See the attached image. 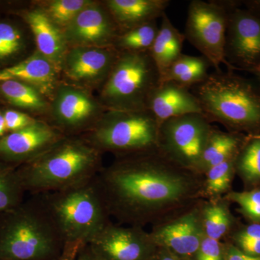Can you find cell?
<instances>
[{
	"instance_id": "29",
	"label": "cell",
	"mask_w": 260,
	"mask_h": 260,
	"mask_svg": "<svg viewBox=\"0 0 260 260\" xmlns=\"http://www.w3.org/2000/svg\"><path fill=\"white\" fill-rule=\"evenodd\" d=\"M235 169L248 184L260 183V135H249L236 158Z\"/></svg>"
},
{
	"instance_id": "1",
	"label": "cell",
	"mask_w": 260,
	"mask_h": 260,
	"mask_svg": "<svg viewBox=\"0 0 260 260\" xmlns=\"http://www.w3.org/2000/svg\"><path fill=\"white\" fill-rule=\"evenodd\" d=\"M97 178L110 216L131 226L155 225L205 198L204 176L158 150L119 158Z\"/></svg>"
},
{
	"instance_id": "11",
	"label": "cell",
	"mask_w": 260,
	"mask_h": 260,
	"mask_svg": "<svg viewBox=\"0 0 260 260\" xmlns=\"http://www.w3.org/2000/svg\"><path fill=\"white\" fill-rule=\"evenodd\" d=\"M225 56L232 71L260 66L259 14L239 8L229 10Z\"/></svg>"
},
{
	"instance_id": "16",
	"label": "cell",
	"mask_w": 260,
	"mask_h": 260,
	"mask_svg": "<svg viewBox=\"0 0 260 260\" xmlns=\"http://www.w3.org/2000/svg\"><path fill=\"white\" fill-rule=\"evenodd\" d=\"M96 109L91 98L82 90L62 87L54 103V116L58 129L66 136V133H75L87 127Z\"/></svg>"
},
{
	"instance_id": "9",
	"label": "cell",
	"mask_w": 260,
	"mask_h": 260,
	"mask_svg": "<svg viewBox=\"0 0 260 260\" xmlns=\"http://www.w3.org/2000/svg\"><path fill=\"white\" fill-rule=\"evenodd\" d=\"M213 127L203 114L168 119L160 126L158 150L172 161L196 172Z\"/></svg>"
},
{
	"instance_id": "26",
	"label": "cell",
	"mask_w": 260,
	"mask_h": 260,
	"mask_svg": "<svg viewBox=\"0 0 260 260\" xmlns=\"http://www.w3.org/2000/svg\"><path fill=\"white\" fill-rule=\"evenodd\" d=\"M223 198L202 203V218L205 237L220 241L230 231L232 216Z\"/></svg>"
},
{
	"instance_id": "41",
	"label": "cell",
	"mask_w": 260,
	"mask_h": 260,
	"mask_svg": "<svg viewBox=\"0 0 260 260\" xmlns=\"http://www.w3.org/2000/svg\"><path fill=\"white\" fill-rule=\"evenodd\" d=\"M242 4L245 5L246 9L251 10L254 13H260V0H252V1H243Z\"/></svg>"
},
{
	"instance_id": "5",
	"label": "cell",
	"mask_w": 260,
	"mask_h": 260,
	"mask_svg": "<svg viewBox=\"0 0 260 260\" xmlns=\"http://www.w3.org/2000/svg\"><path fill=\"white\" fill-rule=\"evenodd\" d=\"M97 176L61 190L37 194L65 244L87 243L111 222Z\"/></svg>"
},
{
	"instance_id": "31",
	"label": "cell",
	"mask_w": 260,
	"mask_h": 260,
	"mask_svg": "<svg viewBox=\"0 0 260 260\" xmlns=\"http://www.w3.org/2000/svg\"><path fill=\"white\" fill-rule=\"evenodd\" d=\"M90 3L85 0H55L49 3L44 12L57 26L66 28Z\"/></svg>"
},
{
	"instance_id": "39",
	"label": "cell",
	"mask_w": 260,
	"mask_h": 260,
	"mask_svg": "<svg viewBox=\"0 0 260 260\" xmlns=\"http://www.w3.org/2000/svg\"><path fill=\"white\" fill-rule=\"evenodd\" d=\"M75 260H101L91 250L86 243L83 244L80 248L78 256Z\"/></svg>"
},
{
	"instance_id": "37",
	"label": "cell",
	"mask_w": 260,
	"mask_h": 260,
	"mask_svg": "<svg viewBox=\"0 0 260 260\" xmlns=\"http://www.w3.org/2000/svg\"><path fill=\"white\" fill-rule=\"evenodd\" d=\"M240 250L249 255L260 256V239L249 241H238L234 244Z\"/></svg>"
},
{
	"instance_id": "21",
	"label": "cell",
	"mask_w": 260,
	"mask_h": 260,
	"mask_svg": "<svg viewBox=\"0 0 260 260\" xmlns=\"http://www.w3.org/2000/svg\"><path fill=\"white\" fill-rule=\"evenodd\" d=\"M249 137L242 133L222 132L213 126L196 172L204 176L210 168L237 156Z\"/></svg>"
},
{
	"instance_id": "20",
	"label": "cell",
	"mask_w": 260,
	"mask_h": 260,
	"mask_svg": "<svg viewBox=\"0 0 260 260\" xmlns=\"http://www.w3.org/2000/svg\"><path fill=\"white\" fill-rule=\"evenodd\" d=\"M57 69L37 51L18 64L0 70V81L19 80L32 85L41 93H50L55 85Z\"/></svg>"
},
{
	"instance_id": "22",
	"label": "cell",
	"mask_w": 260,
	"mask_h": 260,
	"mask_svg": "<svg viewBox=\"0 0 260 260\" xmlns=\"http://www.w3.org/2000/svg\"><path fill=\"white\" fill-rule=\"evenodd\" d=\"M161 19L158 34L149 51L158 70L160 81L171 65L181 55L183 44L186 39L184 34L173 25L167 13L162 15Z\"/></svg>"
},
{
	"instance_id": "23",
	"label": "cell",
	"mask_w": 260,
	"mask_h": 260,
	"mask_svg": "<svg viewBox=\"0 0 260 260\" xmlns=\"http://www.w3.org/2000/svg\"><path fill=\"white\" fill-rule=\"evenodd\" d=\"M19 20L0 18V70L27 57L28 37L23 24Z\"/></svg>"
},
{
	"instance_id": "6",
	"label": "cell",
	"mask_w": 260,
	"mask_h": 260,
	"mask_svg": "<svg viewBox=\"0 0 260 260\" xmlns=\"http://www.w3.org/2000/svg\"><path fill=\"white\" fill-rule=\"evenodd\" d=\"M159 125L149 110H109L84 136L95 148L119 158L158 150Z\"/></svg>"
},
{
	"instance_id": "12",
	"label": "cell",
	"mask_w": 260,
	"mask_h": 260,
	"mask_svg": "<svg viewBox=\"0 0 260 260\" xmlns=\"http://www.w3.org/2000/svg\"><path fill=\"white\" fill-rule=\"evenodd\" d=\"M202 203L153 225L149 233L156 245L167 249L180 260H194L205 237Z\"/></svg>"
},
{
	"instance_id": "28",
	"label": "cell",
	"mask_w": 260,
	"mask_h": 260,
	"mask_svg": "<svg viewBox=\"0 0 260 260\" xmlns=\"http://www.w3.org/2000/svg\"><path fill=\"white\" fill-rule=\"evenodd\" d=\"M156 20L119 34L114 47L120 52H148L157 37Z\"/></svg>"
},
{
	"instance_id": "35",
	"label": "cell",
	"mask_w": 260,
	"mask_h": 260,
	"mask_svg": "<svg viewBox=\"0 0 260 260\" xmlns=\"http://www.w3.org/2000/svg\"><path fill=\"white\" fill-rule=\"evenodd\" d=\"M223 260H260V256L249 255L232 243L224 244Z\"/></svg>"
},
{
	"instance_id": "25",
	"label": "cell",
	"mask_w": 260,
	"mask_h": 260,
	"mask_svg": "<svg viewBox=\"0 0 260 260\" xmlns=\"http://www.w3.org/2000/svg\"><path fill=\"white\" fill-rule=\"evenodd\" d=\"M40 92L32 85L16 80L0 81V102L17 110L39 112L47 108Z\"/></svg>"
},
{
	"instance_id": "15",
	"label": "cell",
	"mask_w": 260,
	"mask_h": 260,
	"mask_svg": "<svg viewBox=\"0 0 260 260\" xmlns=\"http://www.w3.org/2000/svg\"><path fill=\"white\" fill-rule=\"evenodd\" d=\"M119 54L114 47H75L67 53L63 66L70 79L93 83L108 78Z\"/></svg>"
},
{
	"instance_id": "3",
	"label": "cell",
	"mask_w": 260,
	"mask_h": 260,
	"mask_svg": "<svg viewBox=\"0 0 260 260\" xmlns=\"http://www.w3.org/2000/svg\"><path fill=\"white\" fill-rule=\"evenodd\" d=\"M194 95L210 123L229 132L260 135V85L234 71H215L197 86Z\"/></svg>"
},
{
	"instance_id": "24",
	"label": "cell",
	"mask_w": 260,
	"mask_h": 260,
	"mask_svg": "<svg viewBox=\"0 0 260 260\" xmlns=\"http://www.w3.org/2000/svg\"><path fill=\"white\" fill-rule=\"evenodd\" d=\"M210 66L211 64L203 56L181 54L171 65L160 83L173 81L189 89L194 85L203 83L208 78L210 75L208 73Z\"/></svg>"
},
{
	"instance_id": "18",
	"label": "cell",
	"mask_w": 260,
	"mask_h": 260,
	"mask_svg": "<svg viewBox=\"0 0 260 260\" xmlns=\"http://www.w3.org/2000/svg\"><path fill=\"white\" fill-rule=\"evenodd\" d=\"M12 13L20 17L30 28L35 38L38 51L56 68H60L67 54V42L59 27L44 10H18Z\"/></svg>"
},
{
	"instance_id": "27",
	"label": "cell",
	"mask_w": 260,
	"mask_h": 260,
	"mask_svg": "<svg viewBox=\"0 0 260 260\" xmlns=\"http://www.w3.org/2000/svg\"><path fill=\"white\" fill-rule=\"evenodd\" d=\"M25 192L18 168L0 160V215L22 204Z\"/></svg>"
},
{
	"instance_id": "30",
	"label": "cell",
	"mask_w": 260,
	"mask_h": 260,
	"mask_svg": "<svg viewBox=\"0 0 260 260\" xmlns=\"http://www.w3.org/2000/svg\"><path fill=\"white\" fill-rule=\"evenodd\" d=\"M237 156L210 168L205 173L203 187L205 198L209 200L220 199L222 198V195L229 191L236 172Z\"/></svg>"
},
{
	"instance_id": "2",
	"label": "cell",
	"mask_w": 260,
	"mask_h": 260,
	"mask_svg": "<svg viewBox=\"0 0 260 260\" xmlns=\"http://www.w3.org/2000/svg\"><path fill=\"white\" fill-rule=\"evenodd\" d=\"M102 154L83 137L67 136L18 172L25 191H59L96 177L103 168Z\"/></svg>"
},
{
	"instance_id": "17",
	"label": "cell",
	"mask_w": 260,
	"mask_h": 260,
	"mask_svg": "<svg viewBox=\"0 0 260 260\" xmlns=\"http://www.w3.org/2000/svg\"><path fill=\"white\" fill-rule=\"evenodd\" d=\"M148 110L160 126L172 118L189 114H203L196 95L191 93L189 88L173 81L159 84L149 101Z\"/></svg>"
},
{
	"instance_id": "10",
	"label": "cell",
	"mask_w": 260,
	"mask_h": 260,
	"mask_svg": "<svg viewBox=\"0 0 260 260\" xmlns=\"http://www.w3.org/2000/svg\"><path fill=\"white\" fill-rule=\"evenodd\" d=\"M86 244L101 260H151L158 247L143 228L112 221Z\"/></svg>"
},
{
	"instance_id": "42",
	"label": "cell",
	"mask_w": 260,
	"mask_h": 260,
	"mask_svg": "<svg viewBox=\"0 0 260 260\" xmlns=\"http://www.w3.org/2000/svg\"><path fill=\"white\" fill-rule=\"evenodd\" d=\"M7 134H8V130H7L6 123H5L4 113L3 109H0V138Z\"/></svg>"
},
{
	"instance_id": "38",
	"label": "cell",
	"mask_w": 260,
	"mask_h": 260,
	"mask_svg": "<svg viewBox=\"0 0 260 260\" xmlns=\"http://www.w3.org/2000/svg\"><path fill=\"white\" fill-rule=\"evenodd\" d=\"M85 243L75 242L67 243L64 244V249L59 257L55 260H75L80 248Z\"/></svg>"
},
{
	"instance_id": "32",
	"label": "cell",
	"mask_w": 260,
	"mask_h": 260,
	"mask_svg": "<svg viewBox=\"0 0 260 260\" xmlns=\"http://www.w3.org/2000/svg\"><path fill=\"white\" fill-rule=\"evenodd\" d=\"M224 199L240 206L241 211L247 218L260 223V189L245 191H231Z\"/></svg>"
},
{
	"instance_id": "34",
	"label": "cell",
	"mask_w": 260,
	"mask_h": 260,
	"mask_svg": "<svg viewBox=\"0 0 260 260\" xmlns=\"http://www.w3.org/2000/svg\"><path fill=\"white\" fill-rule=\"evenodd\" d=\"M3 113L8 133L23 129L37 120L28 114L12 108L3 109Z\"/></svg>"
},
{
	"instance_id": "43",
	"label": "cell",
	"mask_w": 260,
	"mask_h": 260,
	"mask_svg": "<svg viewBox=\"0 0 260 260\" xmlns=\"http://www.w3.org/2000/svg\"><path fill=\"white\" fill-rule=\"evenodd\" d=\"M247 73H251L255 77L256 80H257V83L260 85V66L257 68H254V69L250 70L248 71Z\"/></svg>"
},
{
	"instance_id": "8",
	"label": "cell",
	"mask_w": 260,
	"mask_h": 260,
	"mask_svg": "<svg viewBox=\"0 0 260 260\" xmlns=\"http://www.w3.org/2000/svg\"><path fill=\"white\" fill-rule=\"evenodd\" d=\"M228 17L220 1L193 0L188 8L184 37L216 71H221V64L232 70L225 56Z\"/></svg>"
},
{
	"instance_id": "7",
	"label": "cell",
	"mask_w": 260,
	"mask_h": 260,
	"mask_svg": "<svg viewBox=\"0 0 260 260\" xmlns=\"http://www.w3.org/2000/svg\"><path fill=\"white\" fill-rule=\"evenodd\" d=\"M160 79L149 51H119L103 88V102L109 110H148L149 101Z\"/></svg>"
},
{
	"instance_id": "14",
	"label": "cell",
	"mask_w": 260,
	"mask_h": 260,
	"mask_svg": "<svg viewBox=\"0 0 260 260\" xmlns=\"http://www.w3.org/2000/svg\"><path fill=\"white\" fill-rule=\"evenodd\" d=\"M119 29L109 12L102 7L87 5L65 28L67 42L75 47H114Z\"/></svg>"
},
{
	"instance_id": "33",
	"label": "cell",
	"mask_w": 260,
	"mask_h": 260,
	"mask_svg": "<svg viewBox=\"0 0 260 260\" xmlns=\"http://www.w3.org/2000/svg\"><path fill=\"white\" fill-rule=\"evenodd\" d=\"M224 244L205 237L197 251L194 260H223Z\"/></svg>"
},
{
	"instance_id": "40",
	"label": "cell",
	"mask_w": 260,
	"mask_h": 260,
	"mask_svg": "<svg viewBox=\"0 0 260 260\" xmlns=\"http://www.w3.org/2000/svg\"><path fill=\"white\" fill-rule=\"evenodd\" d=\"M151 260H180L167 249L158 246L155 255Z\"/></svg>"
},
{
	"instance_id": "36",
	"label": "cell",
	"mask_w": 260,
	"mask_h": 260,
	"mask_svg": "<svg viewBox=\"0 0 260 260\" xmlns=\"http://www.w3.org/2000/svg\"><path fill=\"white\" fill-rule=\"evenodd\" d=\"M234 241H249L260 239V224L254 223L248 225L234 237Z\"/></svg>"
},
{
	"instance_id": "4",
	"label": "cell",
	"mask_w": 260,
	"mask_h": 260,
	"mask_svg": "<svg viewBox=\"0 0 260 260\" xmlns=\"http://www.w3.org/2000/svg\"><path fill=\"white\" fill-rule=\"evenodd\" d=\"M64 244L39 195L0 215V260H55Z\"/></svg>"
},
{
	"instance_id": "19",
	"label": "cell",
	"mask_w": 260,
	"mask_h": 260,
	"mask_svg": "<svg viewBox=\"0 0 260 260\" xmlns=\"http://www.w3.org/2000/svg\"><path fill=\"white\" fill-rule=\"evenodd\" d=\"M169 0H109L107 9L120 34L161 18Z\"/></svg>"
},
{
	"instance_id": "13",
	"label": "cell",
	"mask_w": 260,
	"mask_h": 260,
	"mask_svg": "<svg viewBox=\"0 0 260 260\" xmlns=\"http://www.w3.org/2000/svg\"><path fill=\"white\" fill-rule=\"evenodd\" d=\"M65 137L55 126L36 120L0 138V160L20 167L45 153Z\"/></svg>"
}]
</instances>
